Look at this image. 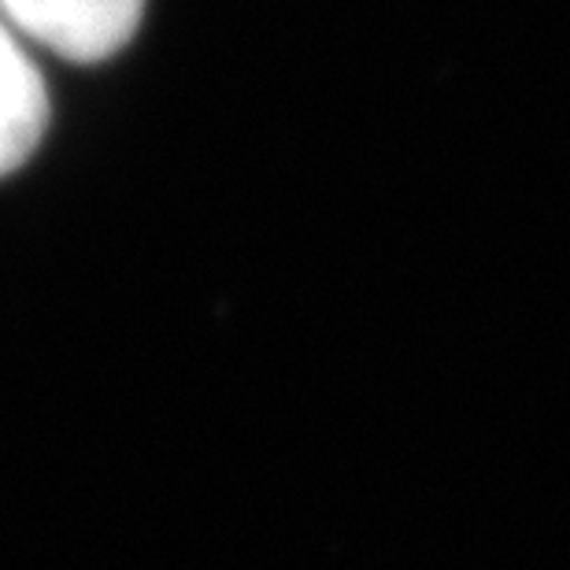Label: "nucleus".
Returning a JSON list of instances; mask_svg holds the SVG:
<instances>
[{
  "mask_svg": "<svg viewBox=\"0 0 570 570\" xmlns=\"http://www.w3.org/2000/svg\"><path fill=\"white\" fill-rule=\"evenodd\" d=\"M145 0H0V19L63 60L97 63L138 33Z\"/></svg>",
  "mask_w": 570,
  "mask_h": 570,
  "instance_id": "nucleus-1",
  "label": "nucleus"
},
{
  "mask_svg": "<svg viewBox=\"0 0 570 570\" xmlns=\"http://www.w3.org/2000/svg\"><path fill=\"white\" fill-rule=\"evenodd\" d=\"M49 89L27 38L0 19V178L16 175L49 130Z\"/></svg>",
  "mask_w": 570,
  "mask_h": 570,
  "instance_id": "nucleus-2",
  "label": "nucleus"
}]
</instances>
